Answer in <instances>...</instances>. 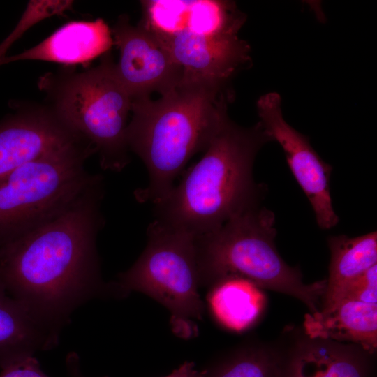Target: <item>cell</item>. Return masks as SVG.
I'll use <instances>...</instances> for the list:
<instances>
[{
	"label": "cell",
	"instance_id": "obj_1",
	"mask_svg": "<svg viewBox=\"0 0 377 377\" xmlns=\"http://www.w3.org/2000/svg\"><path fill=\"white\" fill-rule=\"evenodd\" d=\"M102 185L99 178L58 214L0 243V282L57 329L76 306L108 290L96 248Z\"/></svg>",
	"mask_w": 377,
	"mask_h": 377
},
{
	"label": "cell",
	"instance_id": "obj_2",
	"mask_svg": "<svg viewBox=\"0 0 377 377\" xmlns=\"http://www.w3.org/2000/svg\"><path fill=\"white\" fill-rule=\"evenodd\" d=\"M232 98L228 85L182 80L157 100L132 99L127 143L145 164L149 178L148 186L135 193L138 201L155 205L169 194L187 162L205 150L228 119Z\"/></svg>",
	"mask_w": 377,
	"mask_h": 377
},
{
	"label": "cell",
	"instance_id": "obj_3",
	"mask_svg": "<svg viewBox=\"0 0 377 377\" xmlns=\"http://www.w3.org/2000/svg\"><path fill=\"white\" fill-rule=\"evenodd\" d=\"M269 141L259 122L243 128L228 118L200 161L155 204V220L198 237L258 205L262 188L253 180V165Z\"/></svg>",
	"mask_w": 377,
	"mask_h": 377
},
{
	"label": "cell",
	"instance_id": "obj_4",
	"mask_svg": "<svg viewBox=\"0 0 377 377\" xmlns=\"http://www.w3.org/2000/svg\"><path fill=\"white\" fill-rule=\"evenodd\" d=\"M140 24L168 51L182 71L183 80L227 85L249 64L250 47L238 33L246 17L233 1H142Z\"/></svg>",
	"mask_w": 377,
	"mask_h": 377
},
{
	"label": "cell",
	"instance_id": "obj_5",
	"mask_svg": "<svg viewBox=\"0 0 377 377\" xmlns=\"http://www.w3.org/2000/svg\"><path fill=\"white\" fill-rule=\"evenodd\" d=\"M274 213L258 205L231 217L219 228L196 237L200 286L228 276L247 279L260 288L287 294L318 311L327 279L306 284L297 268L278 253Z\"/></svg>",
	"mask_w": 377,
	"mask_h": 377
},
{
	"label": "cell",
	"instance_id": "obj_6",
	"mask_svg": "<svg viewBox=\"0 0 377 377\" xmlns=\"http://www.w3.org/2000/svg\"><path fill=\"white\" fill-rule=\"evenodd\" d=\"M109 54L82 72L63 71L40 77L38 86L59 117L98 154L105 170L129 163L127 119L132 98L118 80Z\"/></svg>",
	"mask_w": 377,
	"mask_h": 377
},
{
	"label": "cell",
	"instance_id": "obj_7",
	"mask_svg": "<svg viewBox=\"0 0 377 377\" xmlns=\"http://www.w3.org/2000/svg\"><path fill=\"white\" fill-rule=\"evenodd\" d=\"M146 248L133 266L113 284L120 295H147L170 313L172 330L189 339L198 334L205 305L198 292L196 237L154 220L147 230Z\"/></svg>",
	"mask_w": 377,
	"mask_h": 377
},
{
	"label": "cell",
	"instance_id": "obj_8",
	"mask_svg": "<svg viewBox=\"0 0 377 377\" xmlns=\"http://www.w3.org/2000/svg\"><path fill=\"white\" fill-rule=\"evenodd\" d=\"M95 154L80 142L46 154L0 177V243L58 214L98 178L84 168Z\"/></svg>",
	"mask_w": 377,
	"mask_h": 377
},
{
	"label": "cell",
	"instance_id": "obj_9",
	"mask_svg": "<svg viewBox=\"0 0 377 377\" xmlns=\"http://www.w3.org/2000/svg\"><path fill=\"white\" fill-rule=\"evenodd\" d=\"M259 123L270 139L281 147L295 180L305 193L323 230L334 227L339 217L330 193L332 167L311 147L309 139L283 119L281 99L276 92L263 95L257 101Z\"/></svg>",
	"mask_w": 377,
	"mask_h": 377
},
{
	"label": "cell",
	"instance_id": "obj_10",
	"mask_svg": "<svg viewBox=\"0 0 377 377\" xmlns=\"http://www.w3.org/2000/svg\"><path fill=\"white\" fill-rule=\"evenodd\" d=\"M111 33L120 52L116 75L132 99L163 95L182 82L181 68L140 23L133 26L121 15Z\"/></svg>",
	"mask_w": 377,
	"mask_h": 377
},
{
	"label": "cell",
	"instance_id": "obj_11",
	"mask_svg": "<svg viewBox=\"0 0 377 377\" xmlns=\"http://www.w3.org/2000/svg\"><path fill=\"white\" fill-rule=\"evenodd\" d=\"M0 120V177L46 154L84 142L49 105H18Z\"/></svg>",
	"mask_w": 377,
	"mask_h": 377
},
{
	"label": "cell",
	"instance_id": "obj_12",
	"mask_svg": "<svg viewBox=\"0 0 377 377\" xmlns=\"http://www.w3.org/2000/svg\"><path fill=\"white\" fill-rule=\"evenodd\" d=\"M112 44L111 31L102 19L71 22L35 47L18 54L3 57L0 65L21 60L84 64L108 53Z\"/></svg>",
	"mask_w": 377,
	"mask_h": 377
},
{
	"label": "cell",
	"instance_id": "obj_13",
	"mask_svg": "<svg viewBox=\"0 0 377 377\" xmlns=\"http://www.w3.org/2000/svg\"><path fill=\"white\" fill-rule=\"evenodd\" d=\"M304 327L311 339L351 342L372 353L377 347V303L342 300L306 314Z\"/></svg>",
	"mask_w": 377,
	"mask_h": 377
},
{
	"label": "cell",
	"instance_id": "obj_14",
	"mask_svg": "<svg viewBox=\"0 0 377 377\" xmlns=\"http://www.w3.org/2000/svg\"><path fill=\"white\" fill-rule=\"evenodd\" d=\"M58 332L10 295L0 282V366L52 348Z\"/></svg>",
	"mask_w": 377,
	"mask_h": 377
},
{
	"label": "cell",
	"instance_id": "obj_15",
	"mask_svg": "<svg viewBox=\"0 0 377 377\" xmlns=\"http://www.w3.org/2000/svg\"><path fill=\"white\" fill-rule=\"evenodd\" d=\"M328 245L331 257L322 309L335 304L353 280L377 263L376 231L356 237L332 236Z\"/></svg>",
	"mask_w": 377,
	"mask_h": 377
},
{
	"label": "cell",
	"instance_id": "obj_16",
	"mask_svg": "<svg viewBox=\"0 0 377 377\" xmlns=\"http://www.w3.org/2000/svg\"><path fill=\"white\" fill-rule=\"evenodd\" d=\"M299 346L286 377H366L361 355L350 346L313 339Z\"/></svg>",
	"mask_w": 377,
	"mask_h": 377
},
{
	"label": "cell",
	"instance_id": "obj_17",
	"mask_svg": "<svg viewBox=\"0 0 377 377\" xmlns=\"http://www.w3.org/2000/svg\"><path fill=\"white\" fill-rule=\"evenodd\" d=\"M207 302L210 312L224 327L241 331L258 318L265 298L260 288L237 276L223 278L210 286Z\"/></svg>",
	"mask_w": 377,
	"mask_h": 377
},
{
	"label": "cell",
	"instance_id": "obj_18",
	"mask_svg": "<svg viewBox=\"0 0 377 377\" xmlns=\"http://www.w3.org/2000/svg\"><path fill=\"white\" fill-rule=\"evenodd\" d=\"M213 377H279L276 362L262 350H244L226 363Z\"/></svg>",
	"mask_w": 377,
	"mask_h": 377
},
{
	"label": "cell",
	"instance_id": "obj_19",
	"mask_svg": "<svg viewBox=\"0 0 377 377\" xmlns=\"http://www.w3.org/2000/svg\"><path fill=\"white\" fill-rule=\"evenodd\" d=\"M342 300L377 303V264L358 276L345 288L337 302Z\"/></svg>",
	"mask_w": 377,
	"mask_h": 377
},
{
	"label": "cell",
	"instance_id": "obj_20",
	"mask_svg": "<svg viewBox=\"0 0 377 377\" xmlns=\"http://www.w3.org/2000/svg\"><path fill=\"white\" fill-rule=\"evenodd\" d=\"M0 377H49L33 356L12 360L1 366Z\"/></svg>",
	"mask_w": 377,
	"mask_h": 377
},
{
	"label": "cell",
	"instance_id": "obj_21",
	"mask_svg": "<svg viewBox=\"0 0 377 377\" xmlns=\"http://www.w3.org/2000/svg\"><path fill=\"white\" fill-rule=\"evenodd\" d=\"M207 371H200L192 362H186L165 377H207Z\"/></svg>",
	"mask_w": 377,
	"mask_h": 377
}]
</instances>
